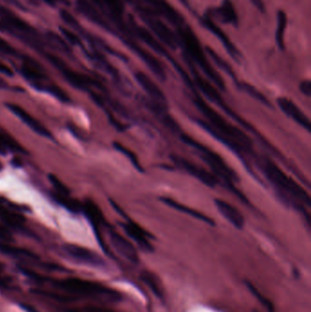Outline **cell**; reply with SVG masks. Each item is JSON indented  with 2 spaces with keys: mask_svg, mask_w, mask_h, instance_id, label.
I'll use <instances>...</instances> for the list:
<instances>
[{
  "mask_svg": "<svg viewBox=\"0 0 311 312\" xmlns=\"http://www.w3.org/2000/svg\"><path fill=\"white\" fill-rule=\"evenodd\" d=\"M192 92L193 93V103L207 120V122H206L204 120L197 119L198 125L204 129L206 133L223 142L225 146L228 147L231 151L238 155L242 161L247 162V155L254 154L251 139L242 130L230 124L213 108H211L198 95L196 89L192 90Z\"/></svg>",
  "mask_w": 311,
  "mask_h": 312,
  "instance_id": "6da1fadb",
  "label": "cell"
},
{
  "mask_svg": "<svg viewBox=\"0 0 311 312\" xmlns=\"http://www.w3.org/2000/svg\"><path fill=\"white\" fill-rule=\"evenodd\" d=\"M260 167L265 177L274 185L277 193L280 194L281 199L289 206L297 208L309 219L306 207L311 206L310 197L306 190L297 184L295 180L289 177L279 168L274 162L267 157L262 158Z\"/></svg>",
  "mask_w": 311,
  "mask_h": 312,
  "instance_id": "7a4b0ae2",
  "label": "cell"
},
{
  "mask_svg": "<svg viewBox=\"0 0 311 312\" xmlns=\"http://www.w3.org/2000/svg\"><path fill=\"white\" fill-rule=\"evenodd\" d=\"M179 136H180L183 142H184L185 144H187L189 146L192 147V148H193V150L197 151L202 160L206 163L212 169L213 174L218 179L223 180L225 186L232 193H235L238 198H240L243 202L247 203V204L248 203L246 197L243 193H240L238 189L236 188V186L234 185V183L238 182L239 180L237 173L224 162V159L218 153H216L215 151L211 150L210 148L205 146L204 144H202L201 142L195 140L193 138L189 136L188 134L180 133Z\"/></svg>",
  "mask_w": 311,
  "mask_h": 312,
  "instance_id": "3957f363",
  "label": "cell"
},
{
  "mask_svg": "<svg viewBox=\"0 0 311 312\" xmlns=\"http://www.w3.org/2000/svg\"><path fill=\"white\" fill-rule=\"evenodd\" d=\"M176 35L178 37L179 45L184 51V54L192 60L193 64H197L203 70L206 77L215 84L221 91L225 90L224 80L219 74L215 71L211 66L206 58V54L202 50L201 44L197 38V35L192 31V28L185 23L176 28Z\"/></svg>",
  "mask_w": 311,
  "mask_h": 312,
  "instance_id": "277c9868",
  "label": "cell"
},
{
  "mask_svg": "<svg viewBox=\"0 0 311 312\" xmlns=\"http://www.w3.org/2000/svg\"><path fill=\"white\" fill-rule=\"evenodd\" d=\"M53 283L57 288L70 293L100 298L108 302H118L122 299V295L117 290L90 280L69 278L64 280H55Z\"/></svg>",
  "mask_w": 311,
  "mask_h": 312,
  "instance_id": "5b68a950",
  "label": "cell"
},
{
  "mask_svg": "<svg viewBox=\"0 0 311 312\" xmlns=\"http://www.w3.org/2000/svg\"><path fill=\"white\" fill-rule=\"evenodd\" d=\"M139 12L153 14L167 20L176 28L185 24V20L166 0H135Z\"/></svg>",
  "mask_w": 311,
  "mask_h": 312,
  "instance_id": "8992f818",
  "label": "cell"
},
{
  "mask_svg": "<svg viewBox=\"0 0 311 312\" xmlns=\"http://www.w3.org/2000/svg\"><path fill=\"white\" fill-rule=\"evenodd\" d=\"M142 21L146 24L147 27L151 29L161 42L169 47L172 50H176L180 47L178 37L176 33L174 32L167 24L156 15L150 14L146 12H139Z\"/></svg>",
  "mask_w": 311,
  "mask_h": 312,
  "instance_id": "52a82bcc",
  "label": "cell"
},
{
  "mask_svg": "<svg viewBox=\"0 0 311 312\" xmlns=\"http://www.w3.org/2000/svg\"><path fill=\"white\" fill-rule=\"evenodd\" d=\"M175 165L181 167L183 170L185 171L189 175H192L195 178L199 180L201 183L208 186V187H215L219 183V179L215 176L212 172L206 170L202 166H197L187 159L183 158L182 156H174L172 157Z\"/></svg>",
  "mask_w": 311,
  "mask_h": 312,
  "instance_id": "ba28073f",
  "label": "cell"
},
{
  "mask_svg": "<svg viewBox=\"0 0 311 312\" xmlns=\"http://www.w3.org/2000/svg\"><path fill=\"white\" fill-rule=\"evenodd\" d=\"M200 22L207 30H209L212 34L215 35V37L219 40V42L222 43L226 52L236 62L242 63L244 58H243L241 52L238 51L237 47L235 46L232 42L229 40L227 35L214 22V20H212L210 18L204 15V17L200 19Z\"/></svg>",
  "mask_w": 311,
  "mask_h": 312,
  "instance_id": "9c48e42d",
  "label": "cell"
},
{
  "mask_svg": "<svg viewBox=\"0 0 311 312\" xmlns=\"http://www.w3.org/2000/svg\"><path fill=\"white\" fill-rule=\"evenodd\" d=\"M205 15L212 20L216 19L221 23L232 25L236 28L238 26V14L231 0H223L218 8L209 9Z\"/></svg>",
  "mask_w": 311,
  "mask_h": 312,
  "instance_id": "30bf717a",
  "label": "cell"
},
{
  "mask_svg": "<svg viewBox=\"0 0 311 312\" xmlns=\"http://www.w3.org/2000/svg\"><path fill=\"white\" fill-rule=\"evenodd\" d=\"M134 77L140 87L145 92L152 102L158 105L167 107V99L165 93L148 75L142 71H138L134 74Z\"/></svg>",
  "mask_w": 311,
  "mask_h": 312,
  "instance_id": "8fae6325",
  "label": "cell"
},
{
  "mask_svg": "<svg viewBox=\"0 0 311 312\" xmlns=\"http://www.w3.org/2000/svg\"><path fill=\"white\" fill-rule=\"evenodd\" d=\"M109 237H110V243L118 254L132 263H138L139 256H138L137 250L134 248L133 244L131 243V241L125 239L114 229L109 230Z\"/></svg>",
  "mask_w": 311,
  "mask_h": 312,
  "instance_id": "7c38bea8",
  "label": "cell"
},
{
  "mask_svg": "<svg viewBox=\"0 0 311 312\" xmlns=\"http://www.w3.org/2000/svg\"><path fill=\"white\" fill-rule=\"evenodd\" d=\"M6 105L16 116H18L19 119L28 126V128L31 129L33 132L48 139L53 138L51 132L46 128V126H44L38 120L33 117L30 113H28V111L23 109L22 107H20L18 104H13V103H7Z\"/></svg>",
  "mask_w": 311,
  "mask_h": 312,
  "instance_id": "4fadbf2b",
  "label": "cell"
},
{
  "mask_svg": "<svg viewBox=\"0 0 311 312\" xmlns=\"http://www.w3.org/2000/svg\"><path fill=\"white\" fill-rule=\"evenodd\" d=\"M278 105L288 117L299 124L302 128L305 129L307 132H310V121L295 102L286 97H280L278 100Z\"/></svg>",
  "mask_w": 311,
  "mask_h": 312,
  "instance_id": "5bb4252c",
  "label": "cell"
},
{
  "mask_svg": "<svg viewBox=\"0 0 311 312\" xmlns=\"http://www.w3.org/2000/svg\"><path fill=\"white\" fill-rule=\"evenodd\" d=\"M21 71L25 79L37 90L45 92L47 86L51 84L47 83L46 75L43 70L33 61H25L22 65Z\"/></svg>",
  "mask_w": 311,
  "mask_h": 312,
  "instance_id": "9a60e30c",
  "label": "cell"
},
{
  "mask_svg": "<svg viewBox=\"0 0 311 312\" xmlns=\"http://www.w3.org/2000/svg\"><path fill=\"white\" fill-rule=\"evenodd\" d=\"M65 251L69 254V256L73 257L74 259L80 262L88 264L90 266H102L104 261L99 257L96 253L92 252L88 248L80 247L77 245H66Z\"/></svg>",
  "mask_w": 311,
  "mask_h": 312,
  "instance_id": "2e32d148",
  "label": "cell"
},
{
  "mask_svg": "<svg viewBox=\"0 0 311 312\" xmlns=\"http://www.w3.org/2000/svg\"><path fill=\"white\" fill-rule=\"evenodd\" d=\"M122 226L129 238L133 239L140 248L148 252L152 251L153 248H152L151 242L149 241L148 234L145 232V230L142 229L140 225L133 221L128 220L127 222L123 223Z\"/></svg>",
  "mask_w": 311,
  "mask_h": 312,
  "instance_id": "e0dca14e",
  "label": "cell"
},
{
  "mask_svg": "<svg viewBox=\"0 0 311 312\" xmlns=\"http://www.w3.org/2000/svg\"><path fill=\"white\" fill-rule=\"evenodd\" d=\"M51 62H53L64 75L65 79L74 87L80 90H89L94 83L92 79L88 78L83 74L77 73L76 71L67 68L62 62H60V60L52 57L51 58Z\"/></svg>",
  "mask_w": 311,
  "mask_h": 312,
  "instance_id": "ac0fdd59",
  "label": "cell"
},
{
  "mask_svg": "<svg viewBox=\"0 0 311 312\" xmlns=\"http://www.w3.org/2000/svg\"><path fill=\"white\" fill-rule=\"evenodd\" d=\"M215 205L220 214L224 216L230 224H232L238 229H242L245 225V218L241 212L238 210L233 205L222 199H215Z\"/></svg>",
  "mask_w": 311,
  "mask_h": 312,
  "instance_id": "d6986e66",
  "label": "cell"
},
{
  "mask_svg": "<svg viewBox=\"0 0 311 312\" xmlns=\"http://www.w3.org/2000/svg\"><path fill=\"white\" fill-rule=\"evenodd\" d=\"M159 201L164 203L165 205L168 206L171 208H173V209L176 210V211L183 213V214H185L187 216H191L192 218H196L197 220H200L202 222H204V223H206L207 225H212V226H215V221L213 220L209 216H206V214L201 213V212L196 210V209H192L191 207L183 205L182 203L177 202L176 200H174L173 198H167V197H161V198H159Z\"/></svg>",
  "mask_w": 311,
  "mask_h": 312,
  "instance_id": "ffe728a7",
  "label": "cell"
},
{
  "mask_svg": "<svg viewBox=\"0 0 311 312\" xmlns=\"http://www.w3.org/2000/svg\"><path fill=\"white\" fill-rule=\"evenodd\" d=\"M0 252L4 253L10 257L21 258V259H27V260H31V261L38 260V257L36 254L29 251L28 249L18 248L9 243L0 244Z\"/></svg>",
  "mask_w": 311,
  "mask_h": 312,
  "instance_id": "44dd1931",
  "label": "cell"
},
{
  "mask_svg": "<svg viewBox=\"0 0 311 312\" xmlns=\"http://www.w3.org/2000/svg\"><path fill=\"white\" fill-rule=\"evenodd\" d=\"M0 220L3 221L6 225H10V227L22 229L24 227V217L19 215L18 213L8 210L5 207L0 205Z\"/></svg>",
  "mask_w": 311,
  "mask_h": 312,
  "instance_id": "7402d4cb",
  "label": "cell"
},
{
  "mask_svg": "<svg viewBox=\"0 0 311 312\" xmlns=\"http://www.w3.org/2000/svg\"><path fill=\"white\" fill-rule=\"evenodd\" d=\"M83 209L93 225L98 226L104 223V216L102 215L101 209L95 203L92 202V200H87L84 203Z\"/></svg>",
  "mask_w": 311,
  "mask_h": 312,
  "instance_id": "603a6c76",
  "label": "cell"
},
{
  "mask_svg": "<svg viewBox=\"0 0 311 312\" xmlns=\"http://www.w3.org/2000/svg\"><path fill=\"white\" fill-rule=\"evenodd\" d=\"M277 30H276V42L280 51L285 50V32L288 23L287 15L283 10H279L277 16Z\"/></svg>",
  "mask_w": 311,
  "mask_h": 312,
  "instance_id": "cb8c5ba5",
  "label": "cell"
},
{
  "mask_svg": "<svg viewBox=\"0 0 311 312\" xmlns=\"http://www.w3.org/2000/svg\"><path fill=\"white\" fill-rule=\"evenodd\" d=\"M4 150L17 151V152H27L23 147L19 144L18 141L5 132L3 129H0V151Z\"/></svg>",
  "mask_w": 311,
  "mask_h": 312,
  "instance_id": "d4e9b609",
  "label": "cell"
},
{
  "mask_svg": "<svg viewBox=\"0 0 311 312\" xmlns=\"http://www.w3.org/2000/svg\"><path fill=\"white\" fill-rule=\"evenodd\" d=\"M0 15L7 23L11 26L12 28H14L15 29L22 31V32H27V31L30 30V27L28 26V24L26 23L17 15H14L6 10H0Z\"/></svg>",
  "mask_w": 311,
  "mask_h": 312,
  "instance_id": "484cf974",
  "label": "cell"
},
{
  "mask_svg": "<svg viewBox=\"0 0 311 312\" xmlns=\"http://www.w3.org/2000/svg\"><path fill=\"white\" fill-rule=\"evenodd\" d=\"M206 53L210 57L211 60L215 62V65H216L220 69H222L224 73L227 74L229 77H231V78L233 79L234 81L237 82L236 73H235L234 69H232V67L229 65L228 62H227L226 60H224L221 56L218 55V54H217L212 48H210V47H206Z\"/></svg>",
  "mask_w": 311,
  "mask_h": 312,
  "instance_id": "4316f807",
  "label": "cell"
},
{
  "mask_svg": "<svg viewBox=\"0 0 311 312\" xmlns=\"http://www.w3.org/2000/svg\"><path fill=\"white\" fill-rule=\"evenodd\" d=\"M238 84V87L243 91V92H246L247 94H248L249 96L252 97L253 99H255L257 101L261 102L262 104H264L267 107H271V103L270 101L267 100V98L260 92L258 91L256 87H254L251 84L247 83H242V82H238L237 83Z\"/></svg>",
  "mask_w": 311,
  "mask_h": 312,
  "instance_id": "83f0119b",
  "label": "cell"
},
{
  "mask_svg": "<svg viewBox=\"0 0 311 312\" xmlns=\"http://www.w3.org/2000/svg\"><path fill=\"white\" fill-rule=\"evenodd\" d=\"M113 146H114L115 150H117L121 153H123L124 155H125V157L128 159L129 161L131 162V164L134 166V168L136 170L141 172V173L144 172V169H143L141 163L139 161L137 155L131 149L124 146V144H122V143H120L118 142H115L113 143Z\"/></svg>",
  "mask_w": 311,
  "mask_h": 312,
  "instance_id": "f1b7e54d",
  "label": "cell"
},
{
  "mask_svg": "<svg viewBox=\"0 0 311 312\" xmlns=\"http://www.w3.org/2000/svg\"><path fill=\"white\" fill-rule=\"evenodd\" d=\"M141 280L149 287V289H151L157 297L159 298L163 297V290L161 289L158 280L154 276L151 274L150 272L144 271L141 274Z\"/></svg>",
  "mask_w": 311,
  "mask_h": 312,
  "instance_id": "f546056e",
  "label": "cell"
},
{
  "mask_svg": "<svg viewBox=\"0 0 311 312\" xmlns=\"http://www.w3.org/2000/svg\"><path fill=\"white\" fill-rule=\"evenodd\" d=\"M54 198H55L56 201L60 203L61 206L68 208L70 211L79 212L81 210L79 203L74 201L73 199L69 198V194H61V193H56L54 194Z\"/></svg>",
  "mask_w": 311,
  "mask_h": 312,
  "instance_id": "4dcf8cb0",
  "label": "cell"
},
{
  "mask_svg": "<svg viewBox=\"0 0 311 312\" xmlns=\"http://www.w3.org/2000/svg\"><path fill=\"white\" fill-rule=\"evenodd\" d=\"M247 288L249 289V290L251 291V293L257 298V300L259 301V302L264 306L265 309L267 310L268 312H275L274 306H273V304L270 302L269 300L267 299V298L264 297L262 294L260 293V291H258L257 289L253 286V284L251 283H249V282H247Z\"/></svg>",
  "mask_w": 311,
  "mask_h": 312,
  "instance_id": "1f68e13d",
  "label": "cell"
},
{
  "mask_svg": "<svg viewBox=\"0 0 311 312\" xmlns=\"http://www.w3.org/2000/svg\"><path fill=\"white\" fill-rule=\"evenodd\" d=\"M49 178H50L51 184H53V186L55 188L56 193H61V194H69V189L66 187V185L57 176L54 175H50Z\"/></svg>",
  "mask_w": 311,
  "mask_h": 312,
  "instance_id": "d6a6232c",
  "label": "cell"
},
{
  "mask_svg": "<svg viewBox=\"0 0 311 312\" xmlns=\"http://www.w3.org/2000/svg\"><path fill=\"white\" fill-rule=\"evenodd\" d=\"M12 234L9 228L4 225H0V240L4 241L5 243L12 241Z\"/></svg>",
  "mask_w": 311,
  "mask_h": 312,
  "instance_id": "836d02e7",
  "label": "cell"
},
{
  "mask_svg": "<svg viewBox=\"0 0 311 312\" xmlns=\"http://www.w3.org/2000/svg\"><path fill=\"white\" fill-rule=\"evenodd\" d=\"M0 52L7 54V55H15L16 51L10 46L8 42L0 37Z\"/></svg>",
  "mask_w": 311,
  "mask_h": 312,
  "instance_id": "e575fe53",
  "label": "cell"
},
{
  "mask_svg": "<svg viewBox=\"0 0 311 312\" xmlns=\"http://www.w3.org/2000/svg\"><path fill=\"white\" fill-rule=\"evenodd\" d=\"M299 90L300 92L306 95V97L311 96V82L309 80H305L303 81L300 85H299Z\"/></svg>",
  "mask_w": 311,
  "mask_h": 312,
  "instance_id": "d590c367",
  "label": "cell"
},
{
  "mask_svg": "<svg viewBox=\"0 0 311 312\" xmlns=\"http://www.w3.org/2000/svg\"><path fill=\"white\" fill-rule=\"evenodd\" d=\"M62 32H63L65 37H67V40H68L69 42H72L73 44H78V37H76L71 31H69L68 29H62Z\"/></svg>",
  "mask_w": 311,
  "mask_h": 312,
  "instance_id": "8d00e7d4",
  "label": "cell"
},
{
  "mask_svg": "<svg viewBox=\"0 0 311 312\" xmlns=\"http://www.w3.org/2000/svg\"><path fill=\"white\" fill-rule=\"evenodd\" d=\"M249 1L255 6L256 10L260 11L261 13H265V7L263 0H249Z\"/></svg>",
  "mask_w": 311,
  "mask_h": 312,
  "instance_id": "74e56055",
  "label": "cell"
},
{
  "mask_svg": "<svg viewBox=\"0 0 311 312\" xmlns=\"http://www.w3.org/2000/svg\"><path fill=\"white\" fill-rule=\"evenodd\" d=\"M0 73L4 74L6 76H10V77L13 76L12 69H10L9 66H7L5 63L1 62V61H0Z\"/></svg>",
  "mask_w": 311,
  "mask_h": 312,
  "instance_id": "f35d334b",
  "label": "cell"
},
{
  "mask_svg": "<svg viewBox=\"0 0 311 312\" xmlns=\"http://www.w3.org/2000/svg\"><path fill=\"white\" fill-rule=\"evenodd\" d=\"M61 18L64 19L67 23L70 24V25H74V24L76 23V22H75V19H74L73 17L69 14V12H67V11H65V10H62V11H61Z\"/></svg>",
  "mask_w": 311,
  "mask_h": 312,
  "instance_id": "ab89813d",
  "label": "cell"
},
{
  "mask_svg": "<svg viewBox=\"0 0 311 312\" xmlns=\"http://www.w3.org/2000/svg\"><path fill=\"white\" fill-rule=\"evenodd\" d=\"M68 312H110V310L103 309V308H99V307H87L85 309L82 310H77V309H69Z\"/></svg>",
  "mask_w": 311,
  "mask_h": 312,
  "instance_id": "60d3db41",
  "label": "cell"
},
{
  "mask_svg": "<svg viewBox=\"0 0 311 312\" xmlns=\"http://www.w3.org/2000/svg\"><path fill=\"white\" fill-rule=\"evenodd\" d=\"M0 286L4 288L9 287V281L6 280L5 276L3 275V268L1 265H0Z\"/></svg>",
  "mask_w": 311,
  "mask_h": 312,
  "instance_id": "b9f144b4",
  "label": "cell"
},
{
  "mask_svg": "<svg viewBox=\"0 0 311 312\" xmlns=\"http://www.w3.org/2000/svg\"><path fill=\"white\" fill-rule=\"evenodd\" d=\"M21 307L27 312H38L36 308H34L32 306H30L28 304H21Z\"/></svg>",
  "mask_w": 311,
  "mask_h": 312,
  "instance_id": "7bdbcfd3",
  "label": "cell"
},
{
  "mask_svg": "<svg viewBox=\"0 0 311 312\" xmlns=\"http://www.w3.org/2000/svg\"><path fill=\"white\" fill-rule=\"evenodd\" d=\"M179 1H180V2H181V3H182V4L185 7V8H187L189 10L191 9V7H190V4H189L188 0H179Z\"/></svg>",
  "mask_w": 311,
  "mask_h": 312,
  "instance_id": "ee69618b",
  "label": "cell"
},
{
  "mask_svg": "<svg viewBox=\"0 0 311 312\" xmlns=\"http://www.w3.org/2000/svg\"><path fill=\"white\" fill-rule=\"evenodd\" d=\"M43 1H45L46 3L50 4V5H53L56 2V0H43Z\"/></svg>",
  "mask_w": 311,
  "mask_h": 312,
  "instance_id": "f6af8a7d",
  "label": "cell"
},
{
  "mask_svg": "<svg viewBox=\"0 0 311 312\" xmlns=\"http://www.w3.org/2000/svg\"><path fill=\"white\" fill-rule=\"evenodd\" d=\"M255 312H256V311H255Z\"/></svg>",
  "mask_w": 311,
  "mask_h": 312,
  "instance_id": "bcb514c9",
  "label": "cell"
}]
</instances>
